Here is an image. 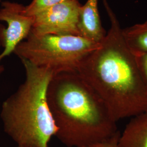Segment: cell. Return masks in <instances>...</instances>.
Wrapping results in <instances>:
<instances>
[{"label":"cell","mask_w":147,"mask_h":147,"mask_svg":"<svg viewBox=\"0 0 147 147\" xmlns=\"http://www.w3.org/2000/svg\"><path fill=\"white\" fill-rule=\"evenodd\" d=\"M122 34L134 55L147 53V21L122 30Z\"/></svg>","instance_id":"9"},{"label":"cell","mask_w":147,"mask_h":147,"mask_svg":"<svg viewBox=\"0 0 147 147\" xmlns=\"http://www.w3.org/2000/svg\"><path fill=\"white\" fill-rule=\"evenodd\" d=\"M78 27L80 36L97 43L102 41L106 33L100 20L98 0H87L81 5Z\"/></svg>","instance_id":"7"},{"label":"cell","mask_w":147,"mask_h":147,"mask_svg":"<svg viewBox=\"0 0 147 147\" xmlns=\"http://www.w3.org/2000/svg\"><path fill=\"white\" fill-rule=\"evenodd\" d=\"M47 100L56 136L67 147H87L119 132L104 101L77 72L53 76Z\"/></svg>","instance_id":"2"},{"label":"cell","mask_w":147,"mask_h":147,"mask_svg":"<svg viewBox=\"0 0 147 147\" xmlns=\"http://www.w3.org/2000/svg\"><path fill=\"white\" fill-rule=\"evenodd\" d=\"M119 147H147V110L132 117L120 134Z\"/></svg>","instance_id":"8"},{"label":"cell","mask_w":147,"mask_h":147,"mask_svg":"<svg viewBox=\"0 0 147 147\" xmlns=\"http://www.w3.org/2000/svg\"><path fill=\"white\" fill-rule=\"evenodd\" d=\"M99 44L78 36L37 35L30 33L13 53L21 60L49 69L54 76L77 72L83 59Z\"/></svg>","instance_id":"4"},{"label":"cell","mask_w":147,"mask_h":147,"mask_svg":"<svg viewBox=\"0 0 147 147\" xmlns=\"http://www.w3.org/2000/svg\"><path fill=\"white\" fill-rule=\"evenodd\" d=\"M21 62L25 80L1 106L4 131L18 146L48 147L57 132L47 100V88L53 74L26 60Z\"/></svg>","instance_id":"3"},{"label":"cell","mask_w":147,"mask_h":147,"mask_svg":"<svg viewBox=\"0 0 147 147\" xmlns=\"http://www.w3.org/2000/svg\"><path fill=\"white\" fill-rule=\"evenodd\" d=\"M79 0H70L51 6L34 16L31 33L37 35L78 36Z\"/></svg>","instance_id":"5"},{"label":"cell","mask_w":147,"mask_h":147,"mask_svg":"<svg viewBox=\"0 0 147 147\" xmlns=\"http://www.w3.org/2000/svg\"><path fill=\"white\" fill-rule=\"evenodd\" d=\"M135 55L140 73L147 84V53Z\"/></svg>","instance_id":"11"},{"label":"cell","mask_w":147,"mask_h":147,"mask_svg":"<svg viewBox=\"0 0 147 147\" xmlns=\"http://www.w3.org/2000/svg\"><path fill=\"white\" fill-rule=\"evenodd\" d=\"M70 0H32L28 5L25 6V14L34 16L47 8Z\"/></svg>","instance_id":"10"},{"label":"cell","mask_w":147,"mask_h":147,"mask_svg":"<svg viewBox=\"0 0 147 147\" xmlns=\"http://www.w3.org/2000/svg\"><path fill=\"white\" fill-rule=\"evenodd\" d=\"M120 134V132H118L115 135L108 139L86 147H119L118 141Z\"/></svg>","instance_id":"12"},{"label":"cell","mask_w":147,"mask_h":147,"mask_svg":"<svg viewBox=\"0 0 147 147\" xmlns=\"http://www.w3.org/2000/svg\"><path fill=\"white\" fill-rule=\"evenodd\" d=\"M1 47V42H0V47Z\"/></svg>","instance_id":"13"},{"label":"cell","mask_w":147,"mask_h":147,"mask_svg":"<svg viewBox=\"0 0 147 147\" xmlns=\"http://www.w3.org/2000/svg\"><path fill=\"white\" fill-rule=\"evenodd\" d=\"M102 1L110 29L98 47L80 63L77 73L100 96L117 121L147 110V84L116 15L107 0Z\"/></svg>","instance_id":"1"},{"label":"cell","mask_w":147,"mask_h":147,"mask_svg":"<svg viewBox=\"0 0 147 147\" xmlns=\"http://www.w3.org/2000/svg\"><path fill=\"white\" fill-rule=\"evenodd\" d=\"M18 147H19V146H18Z\"/></svg>","instance_id":"14"},{"label":"cell","mask_w":147,"mask_h":147,"mask_svg":"<svg viewBox=\"0 0 147 147\" xmlns=\"http://www.w3.org/2000/svg\"><path fill=\"white\" fill-rule=\"evenodd\" d=\"M25 6L16 2H3L0 9V21L7 24L5 28L0 25V42L3 47L0 53V74L3 68L1 62L3 58L14 53L16 47L25 40L31 32L34 16H27Z\"/></svg>","instance_id":"6"}]
</instances>
